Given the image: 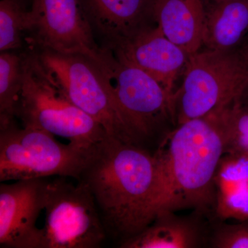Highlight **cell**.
I'll list each match as a JSON object with an SVG mask.
<instances>
[{
  "label": "cell",
  "instance_id": "obj_1",
  "mask_svg": "<svg viewBox=\"0 0 248 248\" xmlns=\"http://www.w3.org/2000/svg\"><path fill=\"white\" fill-rule=\"evenodd\" d=\"M224 155L219 109L175 125L166 134L154 154V184L143 228L167 212L192 210L206 217L215 215V176Z\"/></svg>",
  "mask_w": 248,
  "mask_h": 248
},
{
  "label": "cell",
  "instance_id": "obj_2",
  "mask_svg": "<svg viewBox=\"0 0 248 248\" xmlns=\"http://www.w3.org/2000/svg\"><path fill=\"white\" fill-rule=\"evenodd\" d=\"M155 176L154 155L107 135L91 148L79 180L89 186L106 229L125 240L143 230Z\"/></svg>",
  "mask_w": 248,
  "mask_h": 248
},
{
  "label": "cell",
  "instance_id": "obj_3",
  "mask_svg": "<svg viewBox=\"0 0 248 248\" xmlns=\"http://www.w3.org/2000/svg\"><path fill=\"white\" fill-rule=\"evenodd\" d=\"M173 97L174 126L244 98L248 91V40L234 48L191 55Z\"/></svg>",
  "mask_w": 248,
  "mask_h": 248
},
{
  "label": "cell",
  "instance_id": "obj_4",
  "mask_svg": "<svg viewBox=\"0 0 248 248\" xmlns=\"http://www.w3.org/2000/svg\"><path fill=\"white\" fill-rule=\"evenodd\" d=\"M16 117L23 127L45 130L90 149L107 136L104 129L66 97L32 48L24 52V82Z\"/></svg>",
  "mask_w": 248,
  "mask_h": 248
},
{
  "label": "cell",
  "instance_id": "obj_5",
  "mask_svg": "<svg viewBox=\"0 0 248 248\" xmlns=\"http://www.w3.org/2000/svg\"><path fill=\"white\" fill-rule=\"evenodd\" d=\"M31 48L66 97L100 124L108 136L138 144L140 139L121 108L112 83L99 63L81 54Z\"/></svg>",
  "mask_w": 248,
  "mask_h": 248
},
{
  "label": "cell",
  "instance_id": "obj_6",
  "mask_svg": "<svg viewBox=\"0 0 248 248\" xmlns=\"http://www.w3.org/2000/svg\"><path fill=\"white\" fill-rule=\"evenodd\" d=\"M91 148L63 144L45 130L14 124L0 130V182L54 176L79 180Z\"/></svg>",
  "mask_w": 248,
  "mask_h": 248
},
{
  "label": "cell",
  "instance_id": "obj_7",
  "mask_svg": "<svg viewBox=\"0 0 248 248\" xmlns=\"http://www.w3.org/2000/svg\"><path fill=\"white\" fill-rule=\"evenodd\" d=\"M58 177L48 180L41 248H97L106 227L89 186Z\"/></svg>",
  "mask_w": 248,
  "mask_h": 248
},
{
  "label": "cell",
  "instance_id": "obj_8",
  "mask_svg": "<svg viewBox=\"0 0 248 248\" xmlns=\"http://www.w3.org/2000/svg\"><path fill=\"white\" fill-rule=\"evenodd\" d=\"M27 41L32 48L86 55L102 67L108 56L96 42L79 0H33Z\"/></svg>",
  "mask_w": 248,
  "mask_h": 248
},
{
  "label": "cell",
  "instance_id": "obj_9",
  "mask_svg": "<svg viewBox=\"0 0 248 248\" xmlns=\"http://www.w3.org/2000/svg\"><path fill=\"white\" fill-rule=\"evenodd\" d=\"M104 71L114 93L140 140L173 122V97L159 81L113 53Z\"/></svg>",
  "mask_w": 248,
  "mask_h": 248
},
{
  "label": "cell",
  "instance_id": "obj_10",
  "mask_svg": "<svg viewBox=\"0 0 248 248\" xmlns=\"http://www.w3.org/2000/svg\"><path fill=\"white\" fill-rule=\"evenodd\" d=\"M48 180L16 181L0 186V246L41 248L42 229L37 221L45 210Z\"/></svg>",
  "mask_w": 248,
  "mask_h": 248
},
{
  "label": "cell",
  "instance_id": "obj_11",
  "mask_svg": "<svg viewBox=\"0 0 248 248\" xmlns=\"http://www.w3.org/2000/svg\"><path fill=\"white\" fill-rule=\"evenodd\" d=\"M155 0H84L81 4L100 48L114 53L142 31L156 26Z\"/></svg>",
  "mask_w": 248,
  "mask_h": 248
},
{
  "label": "cell",
  "instance_id": "obj_12",
  "mask_svg": "<svg viewBox=\"0 0 248 248\" xmlns=\"http://www.w3.org/2000/svg\"><path fill=\"white\" fill-rule=\"evenodd\" d=\"M112 53L138 67L172 94L190 57L167 38L157 25L142 31Z\"/></svg>",
  "mask_w": 248,
  "mask_h": 248
},
{
  "label": "cell",
  "instance_id": "obj_13",
  "mask_svg": "<svg viewBox=\"0 0 248 248\" xmlns=\"http://www.w3.org/2000/svg\"><path fill=\"white\" fill-rule=\"evenodd\" d=\"M182 216L159 214L136 234L124 240L122 248H199L208 246L210 230L204 215L192 211Z\"/></svg>",
  "mask_w": 248,
  "mask_h": 248
},
{
  "label": "cell",
  "instance_id": "obj_14",
  "mask_svg": "<svg viewBox=\"0 0 248 248\" xmlns=\"http://www.w3.org/2000/svg\"><path fill=\"white\" fill-rule=\"evenodd\" d=\"M154 17L164 35L190 56L202 48L203 0H155Z\"/></svg>",
  "mask_w": 248,
  "mask_h": 248
},
{
  "label": "cell",
  "instance_id": "obj_15",
  "mask_svg": "<svg viewBox=\"0 0 248 248\" xmlns=\"http://www.w3.org/2000/svg\"><path fill=\"white\" fill-rule=\"evenodd\" d=\"M215 215L221 221L248 220V157L225 154L215 176Z\"/></svg>",
  "mask_w": 248,
  "mask_h": 248
},
{
  "label": "cell",
  "instance_id": "obj_16",
  "mask_svg": "<svg viewBox=\"0 0 248 248\" xmlns=\"http://www.w3.org/2000/svg\"><path fill=\"white\" fill-rule=\"evenodd\" d=\"M202 49L228 50L248 40V0L205 2Z\"/></svg>",
  "mask_w": 248,
  "mask_h": 248
},
{
  "label": "cell",
  "instance_id": "obj_17",
  "mask_svg": "<svg viewBox=\"0 0 248 248\" xmlns=\"http://www.w3.org/2000/svg\"><path fill=\"white\" fill-rule=\"evenodd\" d=\"M24 53L0 54V130L16 124V110L24 82Z\"/></svg>",
  "mask_w": 248,
  "mask_h": 248
},
{
  "label": "cell",
  "instance_id": "obj_18",
  "mask_svg": "<svg viewBox=\"0 0 248 248\" xmlns=\"http://www.w3.org/2000/svg\"><path fill=\"white\" fill-rule=\"evenodd\" d=\"M29 31V11L19 0L0 1V51L22 48Z\"/></svg>",
  "mask_w": 248,
  "mask_h": 248
},
{
  "label": "cell",
  "instance_id": "obj_19",
  "mask_svg": "<svg viewBox=\"0 0 248 248\" xmlns=\"http://www.w3.org/2000/svg\"><path fill=\"white\" fill-rule=\"evenodd\" d=\"M225 138V154L248 157V102L244 99L219 108Z\"/></svg>",
  "mask_w": 248,
  "mask_h": 248
},
{
  "label": "cell",
  "instance_id": "obj_20",
  "mask_svg": "<svg viewBox=\"0 0 248 248\" xmlns=\"http://www.w3.org/2000/svg\"><path fill=\"white\" fill-rule=\"evenodd\" d=\"M208 246L213 248H248V220L228 224L218 223L210 230Z\"/></svg>",
  "mask_w": 248,
  "mask_h": 248
},
{
  "label": "cell",
  "instance_id": "obj_21",
  "mask_svg": "<svg viewBox=\"0 0 248 248\" xmlns=\"http://www.w3.org/2000/svg\"><path fill=\"white\" fill-rule=\"evenodd\" d=\"M205 2H218V1H227V0H203Z\"/></svg>",
  "mask_w": 248,
  "mask_h": 248
},
{
  "label": "cell",
  "instance_id": "obj_22",
  "mask_svg": "<svg viewBox=\"0 0 248 248\" xmlns=\"http://www.w3.org/2000/svg\"><path fill=\"white\" fill-rule=\"evenodd\" d=\"M243 99H244V100H246V102H248V93H246V95H245L244 98H243Z\"/></svg>",
  "mask_w": 248,
  "mask_h": 248
}]
</instances>
